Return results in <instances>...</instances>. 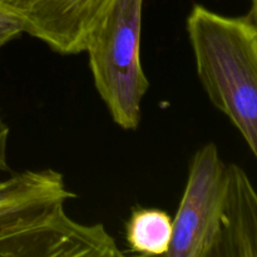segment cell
<instances>
[{
    "label": "cell",
    "instance_id": "cell-1",
    "mask_svg": "<svg viewBox=\"0 0 257 257\" xmlns=\"http://www.w3.org/2000/svg\"><path fill=\"white\" fill-rule=\"evenodd\" d=\"M187 34L208 99L233 123L257 160V30L248 17L195 5Z\"/></svg>",
    "mask_w": 257,
    "mask_h": 257
},
{
    "label": "cell",
    "instance_id": "cell-10",
    "mask_svg": "<svg viewBox=\"0 0 257 257\" xmlns=\"http://www.w3.org/2000/svg\"><path fill=\"white\" fill-rule=\"evenodd\" d=\"M9 127L0 117V172H8L10 170L8 163V140H9Z\"/></svg>",
    "mask_w": 257,
    "mask_h": 257
},
{
    "label": "cell",
    "instance_id": "cell-9",
    "mask_svg": "<svg viewBox=\"0 0 257 257\" xmlns=\"http://www.w3.org/2000/svg\"><path fill=\"white\" fill-rule=\"evenodd\" d=\"M24 33L19 20L0 9V49Z\"/></svg>",
    "mask_w": 257,
    "mask_h": 257
},
{
    "label": "cell",
    "instance_id": "cell-8",
    "mask_svg": "<svg viewBox=\"0 0 257 257\" xmlns=\"http://www.w3.org/2000/svg\"><path fill=\"white\" fill-rule=\"evenodd\" d=\"M39 171H24V172L15 173L8 180L0 181V200L9 197L28 187L30 183L37 180Z\"/></svg>",
    "mask_w": 257,
    "mask_h": 257
},
{
    "label": "cell",
    "instance_id": "cell-2",
    "mask_svg": "<svg viewBox=\"0 0 257 257\" xmlns=\"http://www.w3.org/2000/svg\"><path fill=\"white\" fill-rule=\"evenodd\" d=\"M75 198L54 170H40L28 187L0 200V257H119L104 226L82 225L65 212Z\"/></svg>",
    "mask_w": 257,
    "mask_h": 257
},
{
    "label": "cell",
    "instance_id": "cell-7",
    "mask_svg": "<svg viewBox=\"0 0 257 257\" xmlns=\"http://www.w3.org/2000/svg\"><path fill=\"white\" fill-rule=\"evenodd\" d=\"M173 236V218L158 208L136 207L125 223L131 251L142 256H166Z\"/></svg>",
    "mask_w": 257,
    "mask_h": 257
},
{
    "label": "cell",
    "instance_id": "cell-5",
    "mask_svg": "<svg viewBox=\"0 0 257 257\" xmlns=\"http://www.w3.org/2000/svg\"><path fill=\"white\" fill-rule=\"evenodd\" d=\"M114 0H0L24 33L64 55L83 53Z\"/></svg>",
    "mask_w": 257,
    "mask_h": 257
},
{
    "label": "cell",
    "instance_id": "cell-6",
    "mask_svg": "<svg viewBox=\"0 0 257 257\" xmlns=\"http://www.w3.org/2000/svg\"><path fill=\"white\" fill-rule=\"evenodd\" d=\"M210 257H257V192L236 165L226 166L220 231Z\"/></svg>",
    "mask_w": 257,
    "mask_h": 257
},
{
    "label": "cell",
    "instance_id": "cell-4",
    "mask_svg": "<svg viewBox=\"0 0 257 257\" xmlns=\"http://www.w3.org/2000/svg\"><path fill=\"white\" fill-rule=\"evenodd\" d=\"M226 166L213 143L195 153L166 256L210 257L220 231Z\"/></svg>",
    "mask_w": 257,
    "mask_h": 257
},
{
    "label": "cell",
    "instance_id": "cell-11",
    "mask_svg": "<svg viewBox=\"0 0 257 257\" xmlns=\"http://www.w3.org/2000/svg\"><path fill=\"white\" fill-rule=\"evenodd\" d=\"M250 18L252 20L253 25H255L257 30V0H251V13Z\"/></svg>",
    "mask_w": 257,
    "mask_h": 257
},
{
    "label": "cell",
    "instance_id": "cell-3",
    "mask_svg": "<svg viewBox=\"0 0 257 257\" xmlns=\"http://www.w3.org/2000/svg\"><path fill=\"white\" fill-rule=\"evenodd\" d=\"M143 0H114L88 39L95 89L113 122L125 131L141 123V105L150 82L141 63Z\"/></svg>",
    "mask_w": 257,
    "mask_h": 257
}]
</instances>
